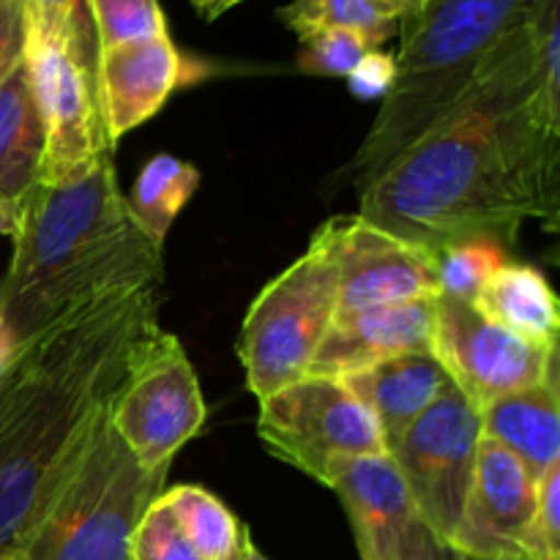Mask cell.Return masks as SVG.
<instances>
[{"mask_svg": "<svg viewBox=\"0 0 560 560\" xmlns=\"http://www.w3.org/2000/svg\"><path fill=\"white\" fill-rule=\"evenodd\" d=\"M359 191V217L435 255L470 238L506 249L525 222L558 230L560 118L536 88L530 20L503 38L463 98Z\"/></svg>", "mask_w": 560, "mask_h": 560, "instance_id": "6da1fadb", "label": "cell"}, {"mask_svg": "<svg viewBox=\"0 0 560 560\" xmlns=\"http://www.w3.org/2000/svg\"><path fill=\"white\" fill-rule=\"evenodd\" d=\"M162 282L98 299L0 366V558L20 552L93 421L162 331Z\"/></svg>", "mask_w": 560, "mask_h": 560, "instance_id": "7a4b0ae2", "label": "cell"}, {"mask_svg": "<svg viewBox=\"0 0 560 560\" xmlns=\"http://www.w3.org/2000/svg\"><path fill=\"white\" fill-rule=\"evenodd\" d=\"M0 326L11 348L98 299L164 279V246L131 217L113 156L66 186L36 184L16 202Z\"/></svg>", "mask_w": 560, "mask_h": 560, "instance_id": "3957f363", "label": "cell"}, {"mask_svg": "<svg viewBox=\"0 0 560 560\" xmlns=\"http://www.w3.org/2000/svg\"><path fill=\"white\" fill-rule=\"evenodd\" d=\"M536 0H424L399 25L397 74L348 164L366 186L463 98L506 36L534 16Z\"/></svg>", "mask_w": 560, "mask_h": 560, "instance_id": "277c9868", "label": "cell"}, {"mask_svg": "<svg viewBox=\"0 0 560 560\" xmlns=\"http://www.w3.org/2000/svg\"><path fill=\"white\" fill-rule=\"evenodd\" d=\"M167 470L137 463L107 408L55 481L20 552L27 560H131V534L164 492Z\"/></svg>", "mask_w": 560, "mask_h": 560, "instance_id": "5b68a950", "label": "cell"}, {"mask_svg": "<svg viewBox=\"0 0 560 560\" xmlns=\"http://www.w3.org/2000/svg\"><path fill=\"white\" fill-rule=\"evenodd\" d=\"M337 260L315 233L310 249L260 290L246 312L238 359L257 399L310 375L337 315Z\"/></svg>", "mask_w": 560, "mask_h": 560, "instance_id": "8992f818", "label": "cell"}, {"mask_svg": "<svg viewBox=\"0 0 560 560\" xmlns=\"http://www.w3.org/2000/svg\"><path fill=\"white\" fill-rule=\"evenodd\" d=\"M257 435L282 463L326 487L337 465L388 454L370 410L337 377L304 375L262 397Z\"/></svg>", "mask_w": 560, "mask_h": 560, "instance_id": "52a82bcc", "label": "cell"}, {"mask_svg": "<svg viewBox=\"0 0 560 560\" xmlns=\"http://www.w3.org/2000/svg\"><path fill=\"white\" fill-rule=\"evenodd\" d=\"M25 60L31 91L44 129V156L38 184L66 186L93 173L113 156L96 85L60 33L25 16Z\"/></svg>", "mask_w": 560, "mask_h": 560, "instance_id": "ba28073f", "label": "cell"}, {"mask_svg": "<svg viewBox=\"0 0 560 560\" xmlns=\"http://www.w3.org/2000/svg\"><path fill=\"white\" fill-rule=\"evenodd\" d=\"M208 419L200 381L173 334L140 350L129 381L109 405V424L148 470L170 468L175 454L200 435Z\"/></svg>", "mask_w": 560, "mask_h": 560, "instance_id": "9c48e42d", "label": "cell"}, {"mask_svg": "<svg viewBox=\"0 0 560 560\" xmlns=\"http://www.w3.org/2000/svg\"><path fill=\"white\" fill-rule=\"evenodd\" d=\"M479 443V408H474L454 386L388 448L419 520L446 541H454L463 520Z\"/></svg>", "mask_w": 560, "mask_h": 560, "instance_id": "30bf717a", "label": "cell"}, {"mask_svg": "<svg viewBox=\"0 0 560 560\" xmlns=\"http://www.w3.org/2000/svg\"><path fill=\"white\" fill-rule=\"evenodd\" d=\"M432 355L474 408L523 392L558 366V348L541 350L481 315L470 301L438 295Z\"/></svg>", "mask_w": 560, "mask_h": 560, "instance_id": "8fae6325", "label": "cell"}, {"mask_svg": "<svg viewBox=\"0 0 560 560\" xmlns=\"http://www.w3.org/2000/svg\"><path fill=\"white\" fill-rule=\"evenodd\" d=\"M337 260V315L432 301L441 295L438 255L364 217H337L317 230Z\"/></svg>", "mask_w": 560, "mask_h": 560, "instance_id": "7c38bea8", "label": "cell"}, {"mask_svg": "<svg viewBox=\"0 0 560 560\" xmlns=\"http://www.w3.org/2000/svg\"><path fill=\"white\" fill-rule=\"evenodd\" d=\"M539 485L517 457L481 435L474 485L452 545L463 556L528 560Z\"/></svg>", "mask_w": 560, "mask_h": 560, "instance_id": "4fadbf2b", "label": "cell"}, {"mask_svg": "<svg viewBox=\"0 0 560 560\" xmlns=\"http://www.w3.org/2000/svg\"><path fill=\"white\" fill-rule=\"evenodd\" d=\"M189 77V63L173 38L120 44L98 52L96 96L109 145L151 120Z\"/></svg>", "mask_w": 560, "mask_h": 560, "instance_id": "5bb4252c", "label": "cell"}, {"mask_svg": "<svg viewBox=\"0 0 560 560\" xmlns=\"http://www.w3.org/2000/svg\"><path fill=\"white\" fill-rule=\"evenodd\" d=\"M432 328L435 299L334 315L331 328L312 359L310 375L339 381L397 355L430 350Z\"/></svg>", "mask_w": 560, "mask_h": 560, "instance_id": "9a60e30c", "label": "cell"}, {"mask_svg": "<svg viewBox=\"0 0 560 560\" xmlns=\"http://www.w3.org/2000/svg\"><path fill=\"white\" fill-rule=\"evenodd\" d=\"M328 487L348 512L361 560H381L399 534L419 517L388 454L355 457L337 465Z\"/></svg>", "mask_w": 560, "mask_h": 560, "instance_id": "2e32d148", "label": "cell"}, {"mask_svg": "<svg viewBox=\"0 0 560 560\" xmlns=\"http://www.w3.org/2000/svg\"><path fill=\"white\" fill-rule=\"evenodd\" d=\"M339 381L370 410L386 443V452L435 399L454 388L452 377L432 355V350L397 355Z\"/></svg>", "mask_w": 560, "mask_h": 560, "instance_id": "e0dca14e", "label": "cell"}, {"mask_svg": "<svg viewBox=\"0 0 560 560\" xmlns=\"http://www.w3.org/2000/svg\"><path fill=\"white\" fill-rule=\"evenodd\" d=\"M481 435L506 448L539 485L560 465V381L558 366L523 392L492 399L479 410Z\"/></svg>", "mask_w": 560, "mask_h": 560, "instance_id": "ac0fdd59", "label": "cell"}, {"mask_svg": "<svg viewBox=\"0 0 560 560\" xmlns=\"http://www.w3.org/2000/svg\"><path fill=\"white\" fill-rule=\"evenodd\" d=\"M476 310L514 337L541 350L558 348V295L545 273L534 266L512 262L498 268L474 301Z\"/></svg>", "mask_w": 560, "mask_h": 560, "instance_id": "d6986e66", "label": "cell"}, {"mask_svg": "<svg viewBox=\"0 0 560 560\" xmlns=\"http://www.w3.org/2000/svg\"><path fill=\"white\" fill-rule=\"evenodd\" d=\"M44 129L25 60L0 82V200L20 202L38 184Z\"/></svg>", "mask_w": 560, "mask_h": 560, "instance_id": "ffe728a7", "label": "cell"}, {"mask_svg": "<svg viewBox=\"0 0 560 560\" xmlns=\"http://www.w3.org/2000/svg\"><path fill=\"white\" fill-rule=\"evenodd\" d=\"M424 0H293L279 9V20L299 38L323 27H350L383 47Z\"/></svg>", "mask_w": 560, "mask_h": 560, "instance_id": "44dd1931", "label": "cell"}, {"mask_svg": "<svg viewBox=\"0 0 560 560\" xmlns=\"http://www.w3.org/2000/svg\"><path fill=\"white\" fill-rule=\"evenodd\" d=\"M200 186V170L195 164L159 153L137 175L131 195L126 197L131 217L153 244L164 246L170 228Z\"/></svg>", "mask_w": 560, "mask_h": 560, "instance_id": "7402d4cb", "label": "cell"}, {"mask_svg": "<svg viewBox=\"0 0 560 560\" xmlns=\"http://www.w3.org/2000/svg\"><path fill=\"white\" fill-rule=\"evenodd\" d=\"M162 498L202 560H228L238 552L244 525L213 492L197 485H178L162 492Z\"/></svg>", "mask_w": 560, "mask_h": 560, "instance_id": "603a6c76", "label": "cell"}, {"mask_svg": "<svg viewBox=\"0 0 560 560\" xmlns=\"http://www.w3.org/2000/svg\"><path fill=\"white\" fill-rule=\"evenodd\" d=\"M506 262V249L490 238H470L446 246V249L438 252L441 295H452V299H463L474 304L487 279Z\"/></svg>", "mask_w": 560, "mask_h": 560, "instance_id": "cb8c5ba5", "label": "cell"}, {"mask_svg": "<svg viewBox=\"0 0 560 560\" xmlns=\"http://www.w3.org/2000/svg\"><path fill=\"white\" fill-rule=\"evenodd\" d=\"M98 52L120 44L167 36V20L159 0H88Z\"/></svg>", "mask_w": 560, "mask_h": 560, "instance_id": "d4e9b609", "label": "cell"}, {"mask_svg": "<svg viewBox=\"0 0 560 560\" xmlns=\"http://www.w3.org/2000/svg\"><path fill=\"white\" fill-rule=\"evenodd\" d=\"M22 9H25V16L44 22L63 36L85 74L96 85L98 38L96 27H93L91 3L88 0H22Z\"/></svg>", "mask_w": 560, "mask_h": 560, "instance_id": "484cf974", "label": "cell"}, {"mask_svg": "<svg viewBox=\"0 0 560 560\" xmlns=\"http://www.w3.org/2000/svg\"><path fill=\"white\" fill-rule=\"evenodd\" d=\"M299 42V69L304 74L323 77H348L372 49H381L372 44V38L350 27H323Z\"/></svg>", "mask_w": 560, "mask_h": 560, "instance_id": "4316f807", "label": "cell"}, {"mask_svg": "<svg viewBox=\"0 0 560 560\" xmlns=\"http://www.w3.org/2000/svg\"><path fill=\"white\" fill-rule=\"evenodd\" d=\"M530 42L539 96L547 109L560 118V0H536Z\"/></svg>", "mask_w": 560, "mask_h": 560, "instance_id": "83f0119b", "label": "cell"}, {"mask_svg": "<svg viewBox=\"0 0 560 560\" xmlns=\"http://www.w3.org/2000/svg\"><path fill=\"white\" fill-rule=\"evenodd\" d=\"M131 560H202L191 541L186 539L173 512L159 495L137 523L129 547Z\"/></svg>", "mask_w": 560, "mask_h": 560, "instance_id": "f1b7e54d", "label": "cell"}, {"mask_svg": "<svg viewBox=\"0 0 560 560\" xmlns=\"http://www.w3.org/2000/svg\"><path fill=\"white\" fill-rule=\"evenodd\" d=\"M528 560H560V465L547 470L539 481Z\"/></svg>", "mask_w": 560, "mask_h": 560, "instance_id": "f546056e", "label": "cell"}, {"mask_svg": "<svg viewBox=\"0 0 560 560\" xmlns=\"http://www.w3.org/2000/svg\"><path fill=\"white\" fill-rule=\"evenodd\" d=\"M381 560H463V552L416 517Z\"/></svg>", "mask_w": 560, "mask_h": 560, "instance_id": "4dcf8cb0", "label": "cell"}, {"mask_svg": "<svg viewBox=\"0 0 560 560\" xmlns=\"http://www.w3.org/2000/svg\"><path fill=\"white\" fill-rule=\"evenodd\" d=\"M394 74H397V63H394V55L381 52V49H372L359 66L348 74L350 91L359 98H377L386 96L388 88H392Z\"/></svg>", "mask_w": 560, "mask_h": 560, "instance_id": "1f68e13d", "label": "cell"}, {"mask_svg": "<svg viewBox=\"0 0 560 560\" xmlns=\"http://www.w3.org/2000/svg\"><path fill=\"white\" fill-rule=\"evenodd\" d=\"M25 52V9L22 0H0V82Z\"/></svg>", "mask_w": 560, "mask_h": 560, "instance_id": "d6a6232c", "label": "cell"}, {"mask_svg": "<svg viewBox=\"0 0 560 560\" xmlns=\"http://www.w3.org/2000/svg\"><path fill=\"white\" fill-rule=\"evenodd\" d=\"M16 219H20V211H16V202L0 200V235H14L16 233Z\"/></svg>", "mask_w": 560, "mask_h": 560, "instance_id": "836d02e7", "label": "cell"}, {"mask_svg": "<svg viewBox=\"0 0 560 560\" xmlns=\"http://www.w3.org/2000/svg\"><path fill=\"white\" fill-rule=\"evenodd\" d=\"M241 560H268L260 552V547L255 545V539H252L249 528L241 530Z\"/></svg>", "mask_w": 560, "mask_h": 560, "instance_id": "e575fe53", "label": "cell"}, {"mask_svg": "<svg viewBox=\"0 0 560 560\" xmlns=\"http://www.w3.org/2000/svg\"><path fill=\"white\" fill-rule=\"evenodd\" d=\"M191 5H195L197 14L206 16V20H217L222 0H191Z\"/></svg>", "mask_w": 560, "mask_h": 560, "instance_id": "d590c367", "label": "cell"}, {"mask_svg": "<svg viewBox=\"0 0 560 560\" xmlns=\"http://www.w3.org/2000/svg\"><path fill=\"white\" fill-rule=\"evenodd\" d=\"M11 342H9V337H5V331H3V326H0V366L5 364V359H9V353H11Z\"/></svg>", "mask_w": 560, "mask_h": 560, "instance_id": "8d00e7d4", "label": "cell"}, {"mask_svg": "<svg viewBox=\"0 0 560 560\" xmlns=\"http://www.w3.org/2000/svg\"><path fill=\"white\" fill-rule=\"evenodd\" d=\"M241 0H222V5H219V14H224L228 9H233V5H238Z\"/></svg>", "mask_w": 560, "mask_h": 560, "instance_id": "74e56055", "label": "cell"}, {"mask_svg": "<svg viewBox=\"0 0 560 560\" xmlns=\"http://www.w3.org/2000/svg\"><path fill=\"white\" fill-rule=\"evenodd\" d=\"M0 560H27V558L22 556V552H9V556H3Z\"/></svg>", "mask_w": 560, "mask_h": 560, "instance_id": "f35d334b", "label": "cell"}, {"mask_svg": "<svg viewBox=\"0 0 560 560\" xmlns=\"http://www.w3.org/2000/svg\"><path fill=\"white\" fill-rule=\"evenodd\" d=\"M463 560H512V558H476V556H463Z\"/></svg>", "mask_w": 560, "mask_h": 560, "instance_id": "ab89813d", "label": "cell"}, {"mask_svg": "<svg viewBox=\"0 0 560 560\" xmlns=\"http://www.w3.org/2000/svg\"><path fill=\"white\" fill-rule=\"evenodd\" d=\"M228 560H241V547H238V552H235V556H230Z\"/></svg>", "mask_w": 560, "mask_h": 560, "instance_id": "60d3db41", "label": "cell"}]
</instances>
